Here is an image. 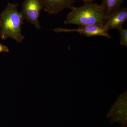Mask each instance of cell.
Returning a JSON list of instances; mask_svg holds the SVG:
<instances>
[{
	"label": "cell",
	"instance_id": "9",
	"mask_svg": "<svg viewBox=\"0 0 127 127\" xmlns=\"http://www.w3.org/2000/svg\"><path fill=\"white\" fill-rule=\"evenodd\" d=\"M120 34V43L122 45L127 47V30L123 27L118 29Z\"/></svg>",
	"mask_w": 127,
	"mask_h": 127
},
{
	"label": "cell",
	"instance_id": "10",
	"mask_svg": "<svg viewBox=\"0 0 127 127\" xmlns=\"http://www.w3.org/2000/svg\"><path fill=\"white\" fill-rule=\"evenodd\" d=\"M4 51H9V50H8L7 47H6L2 45L1 44H0V52Z\"/></svg>",
	"mask_w": 127,
	"mask_h": 127
},
{
	"label": "cell",
	"instance_id": "3",
	"mask_svg": "<svg viewBox=\"0 0 127 127\" xmlns=\"http://www.w3.org/2000/svg\"><path fill=\"white\" fill-rule=\"evenodd\" d=\"M127 91L119 96L108 114V118H111V124L118 122L122 125L127 124Z\"/></svg>",
	"mask_w": 127,
	"mask_h": 127
},
{
	"label": "cell",
	"instance_id": "11",
	"mask_svg": "<svg viewBox=\"0 0 127 127\" xmlns=\"http://www.w3.org/2000/svg\"><path fill=\"white\" fill-rule=\"evenodd\" d=\"M83 1L84 2V4H87V3H93L94 2L95 0H80Z\"/></svg>",
	"mask_w": 127,
	"mask_h": 127
},
{
	"label": "cell",
	"instance_id": "6",
	"mask_svg": "<svg viewBox=\"0 0 127 127\" xmlns=\"http://www.w3.org/2000/svg\"><path fill=\"white\" fill-rule=\"evenodd\" d=\"M127 20V8H120L107 17L103 27L104 29L108 32L112 30H118L123 27Z\"/></svg>",
	"mask_w": 127,
	"mask_h": 127
},
{
	"label": "cell",
	"instance_id": "1",
	"mask_svg": "<svg viewBox=\"0 0 127 127\" xmlns=\"http://www.w3.org/2000/svg\"><path fill=\"white\" fill-rule=\"evenodd\" d=\"M64 23L81 26L92 25H104L106 16L101 5L93 3L84 4L81 6H73Z\"/></svg>",
	"mask_w": 127,
	"mask_h": 127
},
{
	"label": "cell",
	"instance_id": "7",
	"mask_svg": "<svg viewBox=\"0 0 127 127\" xmlns=\"http://www.w3.org/2000/svg\"><path fill=\"white\" fill-rule=\"evenodd\" d=\"M45 11L50 15L59 14L64 9L73 6L75 0H40Z\"/></svg>",
	"mask_w": 127,
	"mask_h": 127
},
{
	"label": "cell",
	"instance_id": "2",
	"mask_svg": "<svg viewBox=\"0 0 127 127\" xmlns=\"http://www.w3.org/2000/svg\"><path fill=\"white\" fill-rule=\"evenodd\" d=\"M18 6L17 4H8L2 13L1 26L3 38L10 37L21 43L25 39L21 32L25 19L22 12L18 11Z\"/></svg>",
	"mask_w": 127,
	"mask_h": 127
},
{
	"label": "cell",
	"instance_id": "5",
	"mask_svg": "<svg viewBox=\"0 0 127 127\" xmlns=\"http://www.w3.org/2000/svg\"><path fill=\"white\" fill-rule=\"evenodd\" d=\"M42 7L40 0H25L22 5V13L24 19L37 29L41 27L39 18Z\"/></svg>",
	"mask_w": 127,
	"mask_h": 127
},
{
	"label": "cell",
	"instance_id": "8",
	"mask_svg": "<svg viewBox=\"0 0 127 127\" xmlns=\"http://www.w3.org/2000/svg\"><path fill=\"white\" fill-rule=\"evenodd\" d=\"M125 0H102V6L107 17L114 12L120 9Z\"/></svg>",
	"mask_w": 127,
	"mask_h": 127
},
{
	"label": "cell",
	"instance_id": "4",
	"mask_svg": "<svg viewBox=\"0 0 127 127\" xmlns=\"http://www.w3.org/2000/svg\"><path fill=\"white\" fill-rule=\"evenodd\" d=\"M53 31L57 33L62 32H76L88 37L100 36L105 37L108 39L112 38L108 32L104 29L103 25L81 26H79L78 28L75 29L58 28L53 30Z\"/></svg>",
	"mask_w": 127,
	"mask_h": 127
},
{
	"label": "cell",
	"instance_id": "12",
	"mask_svg": "<svg viewBox=\"0 0 127 127\" xmlns=\"http://www.w3.org/2000/svg\"><path fill=\"white\" fill-rule=\"evenodd\" d=\"M120 127H127V125H122V126Z\"/></svg>",
	"mask_w": 127,
	"mask_h": 127
}]
</instances>
